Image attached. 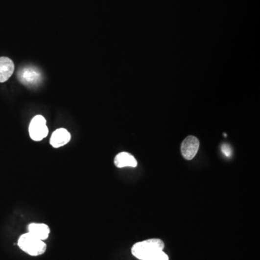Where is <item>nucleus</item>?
Listing matches in <instances>:
<instances>
[{"label":"nucleus","mask_w":260,"mask_h":260,"mask_svg":"<svg viewBox=\"0 0 260 260\" xmlns=\"http://www.w3.org/2000/svg\"><path fill=\"white\" fill-rule=\"evenodd\" d=\"M164 243L159 238H150L134 244L132 254L138 259L143 260L153 254L164 250Z\"/></svg>","instance_id":"f257e3e1"},{"label":"nucleus","mask_w":260,"mask_h":260,"mask_svg":"<svg viewBox=\"0 0 260 260\" xmlns=\"http://www.w3.org/2000/svg\"><path fill=\"white\" fill-rule=\"evenodd\" d=\"M18 244L21 250L30 256H40L47 250V244L44 241L33 236L28 232L20 236Z\"/></svg>","instance_id":"f03ea898"},{"label":"nucleus","mask_w":260,"mask_h":260,"mask_svg":"<svg viewBox=\"0 0 260 260\" xmlns=\"http://www.w3.org/2000/svg\"><path fill=\"white\" fill-rule=\"evenodd\" d=\"M18 78L24 86H36L42 81V73L35 67H25L18 71Z\"/></svg>","instance_id":"7ed1b4c3"},{"label":"nucleus","mask_w":260,"mask_h":260,"mask_svg":"<svg viewBox=\"0 0 260 260\" xmlns=\"http://www.w3.org/2000/svg\"><path fill=\"white\" fill-rule=\"evenodd\" d=\"M48 130L47 121L42 115L33 117L29 125L30 138L34 141H41L48 135Z\"/></svg>","instance_id":"20e7f679"},{"label":"nucleus","mask_w":260,"mask_h":260,"mask_svg":"<svg viewBox=\"0 0 260 260\" xmlns=\"http://www.w3.org/2000/svg\"><path fill=\"white\" fill-rule=\"evenodd\" d=\"M200 141L194 136H189L182 142L181 152L185 159H193L198 152Z\"/></svg>","instance_id":"39448f33"},{"label":"nucleus","mask_w":260,"mask_h":260,"mask_svg":"<svg viewBox=\"0 0 260 260\" xmlns=\"http://www.w3.org/2000/svg\"><path fill=\"white\" fill-rule=\"evenodd\" d=\"M71 139V133L66 129H58L53 132L50 139V144L55 148H58L68 144Z\"/></svg>","instance_id":"423d86ee"},{"label":"nucleus","mask_w":260,"mask_h":260,"mask_svg":"<svg viewBox=\"0 0 260 260\" xmlns=\"http://www.w3.org/2000/svg\"><path fill=\"white\" fill-rule=\"evenodd\" d=\"M15 70L13 61L8 57H0V83L9 80Z\"/></svg>","instance_id":"0eeeda50"},{"label":"nucleus","mask_w":260,"mask_h":260,"mask_svg":"<svg viewBox=\"0 0 260 260\" xmlns=\"http://www.w3.org/2000/svg\"><path fill=\"white\" fill-rule=\"evenodd\" d=\"M28 233L33 236L44 241L49 236L50 229L47 224L44 223H33L28 226Z\"/></svg>","instance_id":"6e6552de"},{"label":"nucleus","mask_w":260,"mask_h":260,"mask_svg":"<svg viewBox=\"0 0 260 260\" xmlns=\"http://www.w3.org/2000/svg\"><path fill=\"white\" fill-rule=\"evenodd\" d=\"M115 164L117 168H124V167H132L135 168L138 165V161L130 153L127 152H121L116 156Z\"/></svg>","instance_id":"1a4fd4ad"},{"label":"nucleus","mask_w":260,"mask_h":260,"mask_svg":"<svg viewBox=\"0 0 260 260\" xmlns=\"http://www.w3.org/2000/svg\"><path fill=\"white\" fill-rule=\"evenodd\" d=\"M143 260H169V258L165 252L161 251V252L150 255L148 258H145Z\"/></svg>","instance_id":"9d476101"},{"label":"nucleus","mask_w":260,"mask_h":260,"mask_svg":"<svg viewBox=\"0 0 260 260\" xmlns=\"http://www.w3.org/2000/svg\"><path fill=\"white\" fill-rule=\"evenodd\" d=\"M222 152L226 155L227 157L231 156V150L230 147L227 144H223L222 145Z\"/></svg>","instance_id":"9b49d317"}]
</instances>
